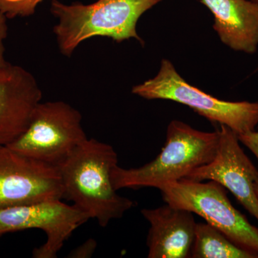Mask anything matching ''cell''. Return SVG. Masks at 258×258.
Returning <instances> with one entry per match:
<instances>
[{
  "label": "cell",
  "mask_w": 258,
  "mask_h": 258,
  "mask_svg": "<svg viewBox=\"0 0 258 258\" xmlns=\"http://www.w3.org/2000/svg\"><path fill=\"white\" fill-rule=\"evenodd\" d=\"M97 247V242L94 239L90 238L84 243L81 244L79 247L73 249L70 252L69 257L72 258H88L92 257Z\"/></svg>",
  "instance_id": "obj_15"
},
{
  "label": "cell",
  "mask_w": 258,
  "mask_h": 258,
  "mask_svg": "<svg viewBox=\"0 0 258 258\" xmlns=\"http://www.w3.org/2000/svg\"><path fill=\"white\" fill-rule=\"evenodd\" d=\"M90 217L62 200H45L0 210V237L18 231L37 229L46 234L45 243L32 251L34 258H56L75 231Z\"/></svg>",
  "instance_id": "obj_7"
},
{
  "label": "cell",
  "mask_w": 258,
  "mask_h": 258,
  "mask_svg": "<svg viewBox=\"0 0 258 258\" xmlns=\"http://www.w3.org/2000/svg\"><path fill=\"white\" fill-rule=\"evenodd\" d=\"M6 15L0 12V67L5 66L8 62H7L5 58L4 40L8 36V27L7 23Z\"/></svg>",
  "instance_id": "obj_17"
},
{
  "label": "cell",
  "mask_w": 258,
  "mask_h": 258,
  "mask_svg": "<svg viewBox=\"0 0 258 258\" xmlns=\"http://www.w3.org/2000/svg\"><path fill=\"white\" fill-rule=\"evenodd\" d=\"M237 137L240 142L248 148L258 161V132L251 131L246 133L237 134Z\"/></svg>",
  "instance_id": "obj_16"
},
{
  "label": "cell",
  "mask_w": 258,
  "mask_h": 258,
  "mask_svg": "<svg viewBox=\"0 0 258 258\" xmlns=\"http://www.w3.org/2000/svg\"><path fill=\"white\" fill-rule=\"evenodd\" d=\"M87 139L79 111L64 101L40 102L28 128L8 147L57 166Z\"/></svg>",
  "instance_id": "obj_6"
},
{
  "label": "cell",
  "mask_w": 258,
  "mask_h": 258,
  "mask_svg": "<svg viewBox=\"0 0 258 258\" xmlns=\"http://www.w3.org/2000/svg\"><path fill=\"white\" fill-rule=\"evenodd\" d=\"M42 91L33 75L8 62L0 67V146H8L28 128Z\"/></svg>",
  "instance_id": "obj_10"
},
{
  "label": "cell",
  "mask_w": 258,
  "mask_h": 258,
  "mask_svg": "<svg viewBox=\"0 0 258 258\" xmlns=\"http://www.w3.org/2000/svg\"><path fill=\"white\" fill-rule=\"evenodd\" d=\"M219 144L218 131L203 132L179 120L166 130L165 144L154 160L137 168L115 166L111 179L115 190L154 187L184 179L197 168L211 162Z\"/></svg>",
  "instance_id": "obj_3"
},
{
  "label": "cell",
  "mask_w": 258,
  "mask_h": 258,
  "mask_svg": "<svg viewBox=\"0 0 258 258\" xmlns=\"http://www.w3.org/2000/svg\"><path fill=\"white\" fill-rule=\"evenodd\" d=\"M215 18L214 30L232 50L255 53L258 47V3L252 0H200Z\"/></svg>",
  "instance_id": "obj_12"
},
{
  "label": "cell",
  "mask_w": 258,
  "mask_h": 258,
  "mask_svg": "<svg viewBox=\"0 0 258 258\" xmlns=\"http://www.w3.org/2000/svg\"><path fill=\"white\" fill-rule=\"evenodd\" d=\"M118 165L114 148L95 139H87L57 166L64 198L95 219L102 227L120 219L135 203L118 195L111 173Z\"/></svg>",
  "instance_id": "obj_1"
},
{
  "label": "cell",
  "mask_w": 258,
  "mask_h": 258,
  "mask_svg": "<svg viewBox=\"0 0 258 258\" xmlns=\"http://www.w3.org/2000/svg\"><path fill=\"white\" fill-rule=\"evenodd\" d=\"M190 257L258 258V256L236 245L210 224L197 223Z\"/></svg>",
  "instance_id": "obj_13"
},
{
  "label": "cell",
  "mask_w": 258,
  "mask_h": 258,
  "mask_svg": "<svg viewBox=\"0 0 258 258\" xmlns=\"http://www.w3.org/2000/svg\"><path fill=\"white\" fill-rule=\"evenodd\" d=\"M159 189L166 204L203 217L236 245L258 256V229L234 208L221 184L181 179Z\"/></svg>",
  "instance_id": "obj_5"
},
{
  "label": "cell",
  "mask_w": 258,
  "mask_h": 258,
  "mask_svg": "<svg viewBox=\"0 0 258 258\" xmlns=\"http://www.w3.org/2000/svg\"><path fill=\"white\" fill-rule=\"evenodd\" d=\"M163 0H98L70 5L51 0L50 12L59 22L53 28L62 55L70 57L81 42L106 37L117 42L135 38L144 45L137 25L139 18Z\"/></svg>",
  "instance_id": "obj_2"
},
{
  "label": "cell",
  "mask_w": 258,
  "mask_h": 258,
  "mask_svg": "<svg viewBox=\"0 0 258 258\" xmlns=\"http://www.w3.org/2000/svg\"><path fill=\"white\" fill-rule=\"evenodd\" d=\"M220 125L218 148L213 160L194 169L184 179L217 181L258 220V200L254 191L257 169L241 148L237 134L227 125Z\"/></svg>",
  "instance_id": "obj_9"
},
{
  "label": "cell",
  "mask_w": 258,
  "mask_h": 258,
  "mask_svg": "<svg viewBox=\"0 0 258 258\" xmlns=\"http://www.w3.org/2000/svg\"><path fill=\"white\" fill-rule=\"evenodd\" d=\"M45 0H0V12L7 18L28 17L35 13L37 5Z\"/></svg>",
  "instance_id": "obj_14"
},
{
  "label": "cell",
  "mask_w": 258,
  "mask_h": 258,
  "mask_svg": "<svg viewBox=\"0 0 258 258\" xmlns=\"http://www.w3.org/2000/svg\"><path fill=\"white\" fill-rule=\"evenodd\" d=\"M63 198L57 166L0 146V210Z\"/></svg>",
  "instance_id": "obj_8"
},
{
  "label": "cell",
  "mask_w": 258,
  "mask_h": 258,
  "mask_svg": "<svg viewBox=\"0 0 258 258\" xmlns=\"http://www.w3.org/2000/svg\"><path fill=\"white\" fill-rule=\"evenodd\" d=\"M141 212L150 224L148 257H190L197 224L192 212L166 203L160 208L142 209Z\"/></svg>",
  "instance_id": "obj_11"
},
{
  "label": "cell",
  "mask_w": 258,
  "mask_h": 258,
  "mask_svg": "<svg viewBox=\"0 0 258 258\" xmlns=\"http://www.w3.org/2000/svg\"><path fill=\"white\" fill-rule=\"evenodd\" d=\"M252 1L255 2V3H258V0H252Z\"/></svg>",
  "instance_id": "obj_19"
},
{
  "label": "cell",
  "mask_w": 258,
  "mask_h": 258,
  "mask_svg": "<svg viewBox=\"0 0 258 258\" xmlns=\"http://www.w3.org/2000/svg\"><path fill=\"white\" fill-rule=\"evenodd\" d=\"M132 93L147 100H170L192 108L213 123L230 127L241 134L254 131L258 124V103L218 99L189 84L170 61L164 59L157 76L132 88Z\"/></svg>",
  "instance_id": "obj_4"
},
{
  "label": "cell",
  "mask_w": 258,
  "mask_h": 258,
  "mask_svg": "<svg viewBox=\"0 0 258 258\" xmlns=\"http://www.w3.org/2000/svg\"><path fill=\"white\" fill-rule=\"evenodd\" d=\"M254 191H255L256 196H257L258 200V180L256 181L255 184H254Z\"/></svg>",
  "instance_id": "obj_18"
}]
</instances>
